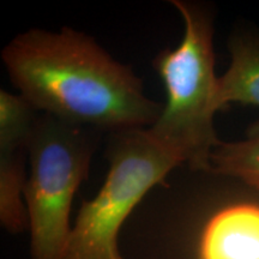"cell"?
<instances>
[{"mask_svg":"<svg viewBox=\"0 0 259 259\" xmlns=\"http://www.w3.org/2000/svg\"><path fill=\"white\" fill-rule=\"evenodd\" d=\"M2 58L19 95L70 124L109 132L144 128L163 109L144 95L131 67L74 29H31L6 45Z\"/></svg>","mask_w":259,"mask_h":259,"instance_id":"6da1fadb","label":"cell"},{"mask_svg":"<svg viewBox=\"0 0 259 259\" xmlns=\"http://www.w3.org/2000/svg\"><path fill=\"white\" fill-rule=\"evenodd\" d=\"M170 4L180 12L185 31L179 47L161 51L153 60L167 100L147 131L189 169L210 170V157L220 143L212 124L219 111L212 17L199 3L171 0Z\"/></svg>","mask_w":259,"mask_h":259,"instance_id":"7a4b0ae2","label":"cell"},{"mask_svg":"<svg viewBox=\"0 0 259 259\" xmlns=\"http://www.w3.org/2000/svg\"><path fill=\"white\" fill-rule=\"evenodd\" d=\"M106 158L105 184L80 206L63 259H124L118 242L121 227L154 187L183 166L145 128L109 132Z\"/></svg>","mask_w":259,"mask_h":259,"instance_id":"3957f363","label":"cell"},{"mask_svg":"<svg viewBox=\"0 0 259 259\" xmlns=\"http://www.w3.org/2000/svg\"><path fill=\"white\" fill-rule=\"evenodd\" d=\"M99 131L38 116L29 144V173L24 189L32 259H63L72 227L74 193L88 178Z\"/></svg>","mask_w":259,"mask_h":259,"instance_id":"277c9868","label":"cell"},{"mask_svg":"<svg viewBox=\"0 0 259 259\" xmlns=\"http://www.w3.org/2000/svg\"><path fill=\"white\" fill-rule=\"evenodd\" d=\"M196 259H259V202L238 199L205 216L194 240Z\"/></svg>","mask_w":259,"mask_h":259,"instance_id":"5b68a950","label":"cell"},{"mask_svg":"<svg viewBox=\"0 0 259 259\" xmlns=\"http://www.w3.org/2000/svg\"><path fill=\"white\" fill-rule=\"evenodd\" d=\"M229 51L231 66L218 79L219 111L232 102L259 106V37L234 35Z\"/></svg>","mask_w":259,"mask_h":259,"instance_id":"8992f818","label":"cell"},{"mask_svg":"<svg viewBox=\"0 0 259 259\" xmlns=\"http://www.w3.org/2000/svg\"><path fill=\"white\" fill-rule=\"evenodd\" d=\"M29 148L0 149V222L11 234L29 228L27 205L24 204L25 158Z\"/></svg>","mask_w":259,"mask_h":259,"instance_id":"52a82bcc","label":"cell"},{"mask_svg":"<svg viewBox=\"0 0 259 259\" xmlns=\"http://www.w3.org/2000/svg\"><path fill=\"white\" fill-rule=\"evenodd\" d=\"M210 171L228 177L259 192V120L248 127L246 138L220 143L210 157Z\"/></svg>","mask_w":259,"mask_h":259,"instance_id":"ba28073f","label":"cell"},{"mask_svg":"<svg viewBox=\"0 0 259 259\" xmlns=\"http://www.w3.org/2000/svg\"><path fill=\"white\" fill-rule=\"evenodd\" d=\"M37 109L22 95L0 92V148H29Z\"/></svg>","mask_w":259,"mask_h":259,"instance_id":"9c48e42d","label":"cell"}]
</instances>
